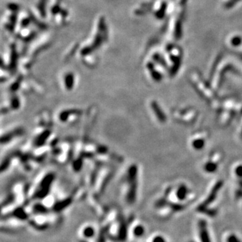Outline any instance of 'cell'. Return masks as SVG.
Here are the masks:
<instances>
[{
  "mask_svg": "<svg viewBox=\"0 0 242 242\" xmlns=\"http://www.w3.org/2000/svg\"><path fill=\"white\" fill-rule=\"evenodd\" d=\"M133 234L135 236H137V237H139V236H141L143 234H144V229L143 227H141V225L140 226H138L136 227L135 229H134V231H133Z\"/></svg>",
  "mask_w": 242,
  "mask_h": 242,
  "instance_id": "obj_5",
  "label": "cell"
},
{
  "mask_svg": "<svg viewBox=\"0 0 242 242\" xmlns=\"http://www.w3.org/2000/svg\"><path fill=\"white\" fill-rule=\"evenodd\" d=\"M216 169H217L216 164H214L212 163H209L207 164L206 166H205V170L210 172H214V170H216Z\"/></svg>",
  "mask_w": 242,
  "mask_h": 242,
  "instance_id": "obj_6",
  "label": "cell"
},
{
  "mask_svg": "<svg viewBox=\"0 0 242 242\" xmlns=\"http://www.w3.org/2000/svg\"><path fill=\"white\" fill-rule=\"evenodd\" d=\"M221 185H222V182H218V184H217V186L214 187V189L212 190L211 194H210V196L208 197L207 200H206V202L204 203V204L202 205L201 207H200V209H204L205 207L207 206L208 204L211 203L213 201V200H214V198H215V196L217 195V191L219 190V188H220V186H221Z\"/></svg>",
  "mask_w": 242,
  "mask_h": 242,
  "instance_id": "obj_1",
  "label": "cell"
},
{
  "mask_svg": "<svg viewBox=\"0 0 242 242\" xmlns=\"http://www.w3.org/2000/svg\"><path fill=\"white\" fill-rule=\"evenodd\" d=\"M228 242H241L235 235H231L228 238Z\"/></svg>",
  "mask_w": 242,
  "mask_h": 242,
  "instance_id": "obj_8",
  "label": "cell"
},
{
  "mask_svg": "<svg viewBox=\"0 0 242 242\" xmlns=\"http://www.w3.org/2000/svg\"><path fill=\"white\" fill-rule=\"evenodd\" d=\"M204 142L202 139H198L193 142V147H194L196 149H200L204 146Z\"/></svg>",
  "mask_w": 242,
  "mask_h": 242,
  "instance_id": "obj_7",
  "label": "cell"
},
{
  "mask_svg": "<svg viewBox=\"0 0 242 242\" xmlns=\"http://www.w3.org/2000/svg\"><path fill=\"white\" fill-rule=\"evenodd\" d=\"M186 195V188L184 186H182L180 187L177 193L178 198L180 200H183Z\"/></svg>",
  "mask_w": 242,
  "mask_h": 242,
  "instance_id": "obj_3",
  "label": "cell"
},
{
  "mask_svg": "<svg viewBox=\"0 0 242 242\" xmlns=\"http://www.w3.org/2000/svg\"><path fill=\"white\" fill-rule=\"evenodd\" d=\"M154 110H155V112H156L157 114V116L159 118V119L161 121H165V116H164V115L163 113H159V112H160V109H159V107L157 106V105H155L154 106Z\"/></svg>",
  "mask_w": 242,
  "mask_h": 242,
  "instance_id": "obj_4",
  "label": "cell"
},
{
  "mask_svg": "<svg viewBox=\"0 0 242 242\" xmlns=\"http://www.w3.org/2000/svg\"><path fill=\"white\" fill-rule=\"evenodd\" d=\"M153 242H165L164 239L161 237H156V238L154 239Z\"/></svg>",
  "mask_w": 242,
  "mask_h": 242,
  "instance_id": "obj_10",
  "label": "cell"
},
{
  "mask_svg": "<svg viewBox=\"0 0 242 242\" xmlns=\"http://www.w3.org/2000/svg\"><path fill=\"white\" fill-rule=\"evenodd\" d=\"M235 173L237 176L242 177V166H239L236 168Z\"/></svg>",
  "mask_w": 242,
  "mask_h": 242,
  "instance_id": "obj_9",
  "label": "cell"
},
{
  "mask_svg": "<svg viewBox=\"0 0 242 242\" xmlns=\"http://www.w3.org/2000/svg\"><path fill=\"white\" fill-rule=\"evenodd\" d=\"M200 239H201L202 242H211V239H210V238H209L205 222L202 221L201 223H200Z\"/></svg>",
  "mask_w": 242,
  "mask_h": 242,
  "instance_id": "obj_2",
  "label": "cell"
}]
</instances>
